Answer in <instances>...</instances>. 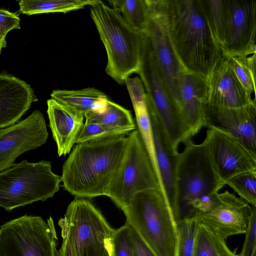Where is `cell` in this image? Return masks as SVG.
<instances>
[{
  "instance_id": "1",
  "label": "cell",
  "mask_w": 256,
  "mask_h": 256,
  "mask_svg": "<svg viewBox=\"0 0 256 256\" xmlns=\"http://www.w3.org/2000/svg\"><path fill=\"white\" fill-rule=\"evenodd\" d=\"M170 40L184 69L208 78L224 57L200 0H163Z\"/></svg>"
},
{
  "instance_id": "2",
  "label": "cell",
  "mask_w": 256,
  "mask_h": 256,
  "mask_svg": "<svg viewBox=\"0 0 256 256\" xmlns=\"http://www.w3.org/2000/svg\"><path fill=\"white\" fill-rule=\"evenodd\" d=\"M126 135H116L76 144L63 164V187L75 197L92 199L106 196L124 158Z\"/></svg>"
},
{
  "instance_id": "3",
  "label": "cell",
  "mask_w": 256,
  "mask_h": 256,
  "mask_svg": "<svg viewBox=\"0 0 256 256\" xmlns=\"http://www.w3.org/2000/svg\"><path fill=\"white\" fill-rule=\"evenodd\" d=\"M179 152L175 175L172 212L176 222L206 211L226 184L212 164L204 141H186Z\"/></svg>"
},
{
  "instance_id": "4",
  "label": "cell",
  "mask_w": 256,
  "mask_h": 256,
  "mask_svg": "<svg viewBox=\"0 0 256 256\" xmlns=\"http://www.w3.org/2000/svg\"><path fill=\"white\" fill-rule=\"evenodd\" d=\"M90 14L106 52V72L123 84L140 70L144 34L134 30L118 12L102 0L90 6Z\"/></svg>"
},
{
  "instance_id": "5",
  "label": "cell",
  "mask_w": 256,
  "mask_h": 256,
  "mask_svg": "<svg viewBox=\"0 0 256 256\" xmlns=\"http://www.w3.org/2000/svg\"><path fill=\"white\" fill-rule=\"evenodd\" d=\"M58 224L62 240L58 256H111L114 229L91 199L75 197Z\"/></svg>"
},
{
  "instance_id": "6",
  "label": "cell",
  "mask_w": 256,
  "mask_h": 256,
  "mask_svg": "<svg viewBox=\"0 0 256 256\" xmlns=\"http://www.w3.org/2000/svg\"><path fill=\"white\" fill-rule=\"evenodd\" d=\"M122 211L126 221L156 256H176V222L168 203L158 190L136 192Z\"/></svg>"
},
{
  "instance_id": "7",
  "label": "cell",
  "mask_w": 256,
  "mask_h": 256,
  "mask_svg": "<svg viewBox=\"0 0 256 256\" xmlns=\"http://www.w3.org/2000/svg\"><path fill=\"white\" fill-rule=\"evenodd\" d=\"M61 176L52 170L50 162L14 164L0 172V206L10 211L53 197L60 190Z\"/></svg>"
},
{
  "instance_id": "8",
  "label": "cell",
  "mask_w": 256,
  "mask_h": 256,
  "mask_svg": "<svg viewBox=\"0 0 256 256\" xmlns=\"http://www.w3.org/2000/svg\"><path fill=\"white\" fill-rule=\"evenodd\" d=\"M137 74L143 83L149 112L160 120L174 148L192 138L166 86L148 36H144L141 62Z\"/></svg>"
},
{
  "instance_id": "9",
  "label": "cell",
  "mask_w": 256,
  "mask_h": 256,
  "mask_svg": "<svg viewBox=\"0 0 256 256\" xmlns=\"http://www.w3.org/2000/svg\"><path fill=\"white\" fill-rule=\"evenodd\" d=\"M126 137L128 144L124 158L106 194L122 210L137 192L148 189H156L160 192L155 172L138 129L130 132Z\"/></svg>"
},
{
  "instance_id": "10",
  "label": "cell",
  "mask_w": 256,
  "mask_h": 256,
  "mask_svg": "<svg viewBox=\"0 0 256 256\" xmlns=\"http://www.w3.org/2000/svg\"><path fill=\"white\" fill-rule=\"evenodd\" d=\"M52 217L25 214L0 226V256H58Z\"/></svg>"
},
{
  "instance_id": "11",
  "label": "cell",
  "mask_w": 256,
  "mask_h": 256,
  "mask_svg": "<svg viewBox=\"0 0 256 256\" xmlns=\"http://www.w3.org/2000/svg\"><path fill=\"white\" fill-rule=\"evenodd\" d=\"M252 210L249 204L226 190L215 196L208 210L194 216L198 224L226 241L230 236L246 234Z\"/></svg>"
},
{
  "instance_id": "12",
  "label": "cell",
  "mask_w": 256,
  "mask_h": 256,
  "mask_svg": "<svg viewBox=\"0 0 256 256\" xmlns=\"http://www.w3.org/2000/svg\"><path fill=\"white\" fill-rule=\"evenodd\" d=\"M48 135L44 117L38 110L24 120L0 128V172L10 168L23 153L44 144Z\"/></svg>"
},
{
  "instance_id": "13",
  "label": "cell",
  "mask_w": 256,
  "mask_h": 256,
  "mask_svg": "<svg viewBox=\"0 0 256 256\" xmlns=\"http://www.w3.org/2000/svg\"><path fill=\"white\" fill-rule=\"evenodd\" d=\"M150 20L146 34L157 64L174 102L178 78L185 70L179 62L169 36L163 0H147Z\"/></svg>"
},
{
  "instance_id": "14",
  "label": "cell",
  "mask_w": 256,
  "mask_h": 256,
  "mask_svg": "<svg viewBox=\"0 0 256 256\" xmlns=\"http://www.w3.org/2000/svg\"><path fill=\"white\" fill-rule=\"evenodd\" d=\"M227 22L222 46L228 57L256 53V0H226Z\"/></svg>"
},
{
  "instance_id": "15",
  "label": "cell",
  "mask_w": 256,
  "mask_h": 256,
  "mask_svg": "<svg viewBox=\"0 0 256 256\" xmlns=\"http://www.w3.org/2000/svg\"><path fill=\"white\" fill-rule=\"evenodd\" d=\"M204 142L216 172L224 182L240 173L256 170V154L230 134L208 128Z\"/></svg>"
},
{
  "instance_id": "16",
  "label": "cell",
  "mask_w": 256,
  "mask_h": 256,
  "mask_svg": "<svg viewBox=\"0 0 256 256\" xmlns=\"http://www.w3.org/2000/svg\"><path fill=\"white\" fill-rule=\"evenodd\" d=\"M204 127L234 137L256 154V102L236 108L204 105Z\"/></svg>"
},
{
  "instance_id": "17",
  "label": "cell",
  "mask_w": 256,
  "mask_h": 256,
  "mask_svg": "<svg viewBox=\"0 0 256 256\" xmlns=\"http://www.w3.org/2000/svg\"><path fill=\"white\" fill-rule=\"evenodd\" d=\"M208 94L207 80L184 70L178 82L174 102L192 137L204 127V105Z\"/></svg>"
},
{
  "instance_id": "18",
  "label": "cell",
  "mask_w": 256,
  "mask_h": 256,
  "mask_svg": "<svg viewBox=\"0 0 256 256\" xmlns=\"http://www.w3.org/2000/svg\"><path fill=\"white\" fill-rule=\"evenodd\" d=\"M206 80L208 94L205 104L217 107L236 108L256 102L239 82L226 56H224Z\"/></svg>"
},
{
  "instance_id": "19",
  "label": "cell",
  "mask_w": 256,
  "mask_h": 256,
  "mask_svg": "<svg viewBox=\"0 0 256 256\" xmlns=\"http://www.w3.org/2000/svg\"><path fill=\"white\" fill-rule=\"evenodd\" d=\"M38 100L26 82L10 74H0V128L18 122Z\"/></svg>"
},
{
  "instance_id": "20",
  "label": "cell",
  "mask_w": 256,
  "mask_h": 256,
  "mask_svg": "<svg viewBox=\"0 0 256 256\" xmlns=\"http://www.w3.org/2000/svg\"><path fill=\"white\" fill-rule=\"evenodd\" d=\"M47 114L58 156L71 152L84 124V114L52 98L47 100Z\"/></svg>"
},
{
  "instance_id": "21",
  "label": "cell",
  "mask_w": 256,
  "mask_h": 256,
  "mask_svg": "<svg viewBox=\"0 0 256 256\" xmlns=\"http://www.w3.org/2000/svg\"><path fill=\"white\" fill-rule=\"evenodd\" d=\"M148 112L160 178L167 200L172 212L174 198L175 175L179 152L173 147L160 120L154 114L149 112Z\"/></svg>"
},
{
  "instance_id": "22",
  "label": "cell",
  "mask_w": 256,
  "mask_h": 256,
  "mask_svg": "<svg viewBox=\"0 0 256 256\" xmlns=\"http://www.w3.org/2000/svg\"><path fill=\"white\" fill-rule=\"evenodd\" d=\"M134 110L138 130L150 159L155 172L160 192L167 199L156 162L152 124L148 110L146 94L140 78H128L125 81Z\"/></svg>"
},
{
  "instance_id": "23",
  "label": "cell",
  "mask_w": 256,
  "mask_h": 256,
  "mask_svg": "<svg viewBox=\"0 0 256 256\" xmlns=\"http://www.w3.org/2000/svg\"><path fill=\"white\" fill-rule=\"evenodd\" d=\"M51 98L76 110L84 116L90 112H100L105 108L108 96L94 88L79 90H54Z\"/></svg>"
},
{
  "instance_id": "24",
  "label": "cell",
  "mask_w": 256,
  "mask_h": 256,
  "mask_svg": "<svg viewBox=\"0 0 256 256\" xmlns=\"http://www.w3.org/2000/svg\"><path fill=\"white\" fill-rule=\"evenodd\" d=\"M98 0H21L18 2L20 11L23 14L68 12L91 6Z\"/></svg>"
},
{
  "instance_id": "25",
  "label": "cell",
  "mask_w": 256,
  "mask_h": 256,
  "mask_svg": "<svg viewBox=\"0 0 256 256\" xmlns=\"http://www.w3.org/2000/svg\"><path fill=\"white\" fill-rule=\"evenodd\" d=\"M108 2L134 30L146 34L150 20L147 0H110Z\"/></svg>"
},
{
  "instance_id": "26",
  "label": "cell",
  "mask_w": 256,
  "mask_h": 256,
  "mask_svg": "<svg viewBox=\"0 0 256 256\" xmlns=\"http://www.w3.org/2000/svg\"><path fill=\"white\" fill-rule=\"evenodd\" d=\"M86 121L96 122L114 128H136L130 112L110 100L100 112H90L84 116Z\"/></svg>"
},
{
  "instance_id": "27",
  "label": "cell",
  "mask_w": 256,
  "mask_h": 256,
  "mask_svg": "<svg viewBox=\"0 0 256 256\" xmlns=\"http://www.w3.org/2000/svg\"><path fill=\"white\" fill-rule=\"evenodd\" d=\"M200 1L212 34L216 41L222 47L226 31V0H200Z\"/></svg>"
},
{
  "instance_id": "28",
  "label": "cell",
  "mask_w": 256,
  "mask_h": 256,
  "mask_svg": "<svg viewBox=\"0 0 256 256\" xmlns=\"http://www.w3.org/2000/svg\"><path fill=\"white\" fill-rule=\"evenodd\" d=\"M193 256H238L236 250H231L226 241L198 224Z\"/></svg>"
},
{
  "instance_id": "29",
  "label": "cell",
  "mask_w": 256,
  "mask_h": 256,
  "mask_svg": "<svg viewBox=\"0 0 256 256\" xmlns=\"http://www.w3.org/2000/svg\"><path fill=\"white\" fill-rule=\"evenodd\" d=\"M228 58L230 67L239 82L252 98V94L255 96L256 94V53L246 56Z\"/></svg>"
},
{
  "instance_id": "30",
  "label": "cell",
  "mask_w": 256,
  "mask_h": 256,
  "mask_svg": "<svg viewBox=\"0 0 256 256\" xmlns=\"http://www.w3.org/2000/svg\"><path fill=\"white\" fill-rule=\"evenodd\" d=\"M198 220L195 216L176 222L177 244L176 256H193Z\"/></svg>"
},
{
  "instance_id": "31",
  "label": "cell",
  "mask_w": 256,
  "mask_h": 256,
  "mask_svg": "<svg viewBox=\"0 0 256 256\" xmlns=\"http://www.w3.org/2000/svg\"><path fill=\"white\" fill-rule=\"evenodd\" d=\"M224 183L252 206L256 207V170L247 171L234 175Z\"/></svg>"
},
{
  "instance_id": "32",
  "label": "cell",
  "mask_w": 256,
  "mask_h": 256,
  "mask_svg": "<svg viewBox=\"0 0 256 256\" xmlns=\"http://www.w3.org/2000/svg\"><path fill=\"white\" fill-rule=\"evenodd\" d=\"M134 130L114 128L104 125L85 122L76 137L75 144L116 135H126Z\"/></svg>"
},
{
  "instance_id": "33",
  "label": "cell",
  "mask_w": 256,
  "mask_h": 256,
  "mask_svg": "<svg viewBox=\"0 0 256 256\" xmlns=\"http://www.w3.org/2000/svg\"><path fill=\"white\" fill-rule=\"evenodd\" d=\"M111 256H134L126 224L114 229L111 238Z\"/></svg>"
},
{
  "instance_id": "34",
  "label": "cell",
  "mask_w": 256,
  "mask_h": 256,
  "mask_svg": "<svg viewBox=\"0 0 256 256\" xmlns=\"http://www.w3.org/2000/svg\"><path fill=\"white\" fill-rule=\"evenodd\" d=\"M242 250L238 256H256V207L252 206Z\"/></svg>"
},
{
  "instance_id": "35",
  "label": "cell",
  "mask_w": 256,
  "mask_h": 256,
  "mask_svg": "<svg viewBox=\"0 0 256 256\" xmlns=\"http://www.w3.org/2000/svg\"><path fill=\"white\" fill-rule=\"evenodd\" d=\"M134 256H156L152 250L140 237L132 226L126 221Z\"/></svg>"
},
{
  "instance_id": "36",
  "label": "cell",
  "mask_w": 256,
  "mask_h": 256,
  "mask_svg": "<svg viewBox=\"0 0 256 256\" xmlns=\"http://www.w3.org/2000/svg\"><path fill=\"white\" fill-rule=\"evenodd\" d=\"M20 18L16 12L0 8V37L14 29H20Z\"/></svg>"
},
{
  "instance_id": "37",
  "label": "cell",
  "mask_w": 256,
  "mask_h": 256,
  "mask_svg": "<svg viewBox=\"0 0 256 256\" xmlns=\"http://www.w3.org/2000/svg\"><path fill=\"white\" fill-rule=\"evenodd\" d=\"M6 36L0 37V54L2 51V50L3 48H6Z\"/></svg>"
}]
</instances>
